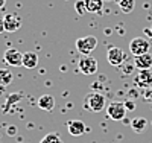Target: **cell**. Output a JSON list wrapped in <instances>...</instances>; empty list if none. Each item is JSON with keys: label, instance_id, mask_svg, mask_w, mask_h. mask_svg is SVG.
Here are the masks:
<instances>
[{"label": "cell", "instance_id": "2e32d148", "mask_svg": "<svg viewBox=\"0 0 152 143\" xmlns=\"http://www.w3.org/2000/svg\"><path fill=\"white\" fill-rule=\"evenodd\" d=\"M12 79H14V75L9 69H0V87H8Z\"/></svg>", "mask_w": 152, "mask_h": 143}, {"label": "cell", "instance_id": "7402d4cb", "mask_svg": "<svg viewBox=\"0 0 152 143\" xmlns=\"http://www.w3.org/2000/svg\"><path fill=\"white\" fill-rule=\"evenodd\" d=\"M6 131H8V136H11V137H14V136L17 134V126H15V125H9V126H8V129H6Z\"/></svg>", "mask_w": 152, "mask_h": 143}, {"label": "cell", "instance_id": "8fae6325", "mask_svg": "<svg viewBox=\"0 0 152 143\" xmlns=\"http://www.w3.org/2000/svg\"><path fill=\"white\" fill-rule=\"evenodd\" d=\"M134 66H135L138 70H151V67H152V55L148 52V54H145V55L135 56Z\"/></svg>", "mask_w": 152, "mask_h": 143}, {"label": "cell", "instance_id": "d6986e66", "mask_svg": "<svg viewBox=\"0 0 152 143\" xmlns=\"http://www.w3.org/2000/svg\"><path fill=\"white\" fill-rule=\"evenodd\" d=\"M75 11L78 12L79 15L88 12V11H87V5H85V0H78V2L75 3Z\"/></svg>", "mask_w": 152, "mask_h": 143}, {"label": "cell", "instance_id": "ac0fdd59", "mask_svg": "<svg viewBox=\"0 0 152 143\" xmlns=\"http://www.w3.org/2000/svg\"><path fill=\"white\" fill-rule=\"evenodd\" d=\"M40 143H62V140H61V136L58 133H49L41 139Z\"/></svg>", "mask_w": 152, "mask_h": 143}, {"label": "cell", "instance_id": "5b68a950", "mask_svg": "<svg viewBox=\"0 0 152 143\" xmlns=\"http://www.w3.org/2000/svg\"><path fill=\"white\" fill-rule=\"evenodd\" d=\"M78 69L84 75H94L97 72V59L91 55H84L78 62Z\"/></svg>", "mask_w": 152, "mask_h": 143}, {"label": "cell", "instance_id": "44dd1931", "mask_svg": "<svg viewBox=\"0 0 152 143\" xmlns=\"http://www.w3.org/2000/svg\"><path fill=\"white\" fill-rule=\"evenodd\" d=\"M123 103H125V108L128 110V111H134L135 110V102L134 100H126Z\"/></svg>", "mask_w": 152, "mask_h": 143}, {"label": "cell", "instance_id": "9c48e42d", "mask_svg": "<svg viewBox=\"0 0 152 143\" xmlns=\"http://www.w3.org/2000/svg\"><path fill=\"white\" fill-rule=\"evenodd\" d=\"M3 26L6 32H15L21 28V18L14 12H9L3 17Z\"/></svg>", "mask_w": 152, "mask_h": 143}, {"label": "cell", "instance_id": "7a4b0ae2", "mask_svg": "<svg viewBox=\"0 0 152 143\" xmlns=\"http://www.w3.org/2000/svg\"><path fill=\"white\" fill-rule=\"evenodd\" d=\"M75 46H76V49H78L79 54H82V55H91V52L97 47V38L94 35L81 37V38L76 40Z\"/></svg>", "mask_w": 152, "mask_h": 143}, {"label": "cell", "instance_id": "8992f818", "mask_svg": "<svg viewBox=\"0 0 152 143\" xmlns=\"http://www.w3.org/2000/svg\"><path fill=\"white\" fill-rule=\"evenodd\" d=\"M3 61L11 67L23 66V54L17 49H6L3 54Z\"/></svg>", "mask_w": 152, "mask_h": 143}, {"label": "cell", "instance_id": "cb8c5ba5", "mask_svg": "<svg viewBox=\"0 0 152 143\" xmlns=\"http://www.w3.org/2000/svg\"><path fill=\"white\" fill-rule=\"evenodd\" d=\"M5 5H6V0H0V9H3Z\"/></svg>", "mask_w": 152, "mask_h": 143}, {"label": "cell", "instance_id": "ba28073f", "mask_svg": "<svg viewBox=\"0 0 152 143\" xmlns=\"http://www.w3.org/2000/svg\"><path fill=\"white\" fill-rule=\"evenodd\" d=\"M134 84L135 87L140 88H149L152 87V72L151 70H138L134 76Z\"/></svg>", "mask_w": 152, "mask_h": 143}, {"label": "cell", "instance_id": "7c38bea8", "mask_svg": "<svg viewBox=\"0 0 152 143\" xmlns=\"http://www.w3.org/2000/svg\"><path fill=\"white\" fill-rule=\"evenodd\" d=\"M38 66V55L35 52H24L23 54V67L26 69H35Z\"/></svg>", "mask_w": 152, "mask_h": 143}, {"label": "cell", "instance_id": "277c9868", "mask_svg": "<svg viewBox=\"0 0 152 143\" xmlns=\"http://www.w3.org/2000/svg\"><path fill=\"white\" fill-rule=\"evenodd\" d=\"M126 111H128V110L125 108L123 102H111L110 105L107 107V116L111 120H116V122L125 119Z\"/></svg>", "mask_w": 152, "mask_h": 143}, {"label": "cell", "instance_id": "4fadbf2b", "mask_svg": "<svg viewBox=\"0 0 152 143\" xmlns=\"http://www.w3.org/2000/svg\"><path fill=\"white\" fill-rule=\"evenodd\" d=\"M38 107L44 111H52L55 108V99L52 95H43L38 99Z\"/></svg>", "mask_w": 152, "mask_h": 143}, {"label": "cell", "instance_id": "3957f363", "mask_svg": "<svg viewBox=\"0 0 152 143\" xmlns=\"http://www.w3.org/2000/svg\"><path fill=\"white\" fill-rule=\"evenodd\" d=\"M149 47H151V44H149V41L146 40L145 37H135L129 43V52L134 56H140V55L148 54Z\"/></svg>", "mask_w": 152, "mask_h": 143}, {"label": "cell", "instance_id": "30bf717a", "mask_svg": "<svg viewBox=\"0 0 152 143\" xmlns=\"http://www.w3.org/2000/svg\"><path fill=\"white\" fill-rule=\"evenodd\" d=\"M67 129H69V134L73 136V137H79V136L85 134V131H87L85 123L82 120H78V119L70 120L69 125H67Z\"/></svg>", "mask_w": 152, "mask_h": 143}, {"label": "cell", "instance_id": "603a6c76", "mask_svg": "<svg viewBox=\"0 0 152 143\" xmlns=\"http://www.w3.org/2000/svg\"><path fill=\"white\" fill-rule=\"evenodd\" d=\"M5 32V26H3V18H0V34Z\"/></svg>", "mask_w": 152, "mask_h": 143}, {"label": "cell", "instance_id": "5bb4252c", "mask_svg": "<svg viewBox=\"0 0 152 143\" xmlns=\"http://www.w3.org/2000/svg\"><path fill=\"white\" fill-rule=\"evenodd\" d=\"M129 125H131V128H132V131H134V133L140 134V133H143L145 129H146V126H148V120H146L145 117H134V119L129 122Z\"/></svg>", "mask_w": 152, "mask_h": 143}, {"label": "cell", "instance_id": "52a82bcc", "mask_svg": "<svg viewBox=\"0 0 152 143\" xmlns=\"http://www.w3.org/2000/svg\"><path fill=\"white\" fill-rule=\"evenodd\" d=\"M125 56H126L125 52H123L120 47L111 46V47L108 49V52H107V59H108V62L111 64V66H114V67H119L120 64H123Z\"/></svg>", "mask_w": 152, "mask_h": 143}, {"label": "cell", "instance_id": "6da1fadb", "mask_svg": "<svg viewBox=\"0 0 152 143\" xmlns=\"http://www.w3.org/2000/svg\"><path fill=\"white\" fill-rule=\"evenodd\" d=\"M105 96L99 92H90L84 98V108L90 113H99L105 108Z\"/></svg>", "mask_w": 152, "mask_h": 143}, {"label": "cell", "instance_id": "9a60e30c", "mask_svg": "<svg viewBox=\"0 0 152 143\" xmlns=\"http://www.w3.org/2000/svg\"><path fill=\"white\" fill-rule=\"evenodd\" d=\"M85 5H87L88 12L97 14V12H100L104 8V0H85Z\"/></svg>", "mask_w": 152, "mask_h": 143}, {"label": "cell", "instance_id": "e0dca14e", "mask_svg": "<svg viewBox=\"0 0 152 143\" xmlns=\"http://www.w3.org/2000/svg\"><path fill=\"white\" fill-rule=\"evenodd\" d=\"M119 3V8L122 9V12L125 14H129V12L134 11V6H135V0H116Z\"/></svg>", "mask_w": 152, "mask_h": 143}, {"label": "cell", "instance_id": "d4e9b609", "mask_svg": "<svg viewBox=\"0 0 152 143\" xmlns=\"http://www.w3.org/2000/svg\"><path fill=\"white\" fill-rule=\"evenodd\" d=\"M105 34H107V35H111V34H113V29L107 28V29H105Z\"/></svg>", "mask_w": 152, "mask_h": 143}, {"label": "cell", "instance_id": "ffe728a7", "mask_svg": "<svg viewBox=\"0 0 152 143\" xmlns=\"http://www.w3.org/2000/svg\"><path fill=\"white\" fill-rule=\"evenodd\" d=\"M143 99H145L146 102H152V87H149V88H145Z\"/></svg>", "mask_w": 152, "mask_h": 143}]
</instances>
